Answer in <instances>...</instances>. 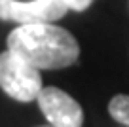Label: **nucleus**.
<instances>
[{
  "label": "nucleus",
  "mask_w": 129,
  "mask_h": 127,
  "mask_svg": "<svg viewBox=\"0 0 129 127\" xmlns=\"http://www.w3.org/2000/svg\"><path fill=\"white\" fill-rule=\"evenodd\" d=\"M8 49L38 70L70 67L78 61L80 46L69 30L53 23L19 25L8 34Z\"/></svg>",
  "instance_id": "1"
},
{
  "label": "nucleus",
  "mask_w": 129,
  "mask_h": 127,
  "mask_svg": "<svg viewBox=\"0 0 129 127\" xmlns=\"http://www.w3.org/2000/svg\"><path fill=\"white\" fill-rule=\"evenodd\" d=\"M0 87L19 103H30L42 89L40 70L8 49L0 53Z\"/></svg>",
  "instance_id": "2"
},
{
  "label": "nucleus",
  "mask_w": 129,
  "mask_h": 127,
  "mask_svg": "<svg viewBox=\"0 0 129 127\" xmlns=\"http://www.w3.org/2000/svg\"><path fill=\"white\" fill-rule=\"evenodd\" d=\"M67 12L64 0H0V19L19 25L55 23Z\"/></svg>",
  "instance_id": "3"
},
{
  "label": "nucleus",
  "mask_w": 129,
  "mask_h": 127,
  "mask_svg": "<svg viewBox=\"0 0 129 127\" xmlns=\"http://www.w3.org/2000/svg\"><path fill=\"white\" fill-rule=\"evenodd\" d=\"M42 114L53 127H82L84 125V110L82 106L59 87H42L36 99Z\"/></svg>",
  "instance_id": "4"
},
{
  "label": "nucleus",
  "mask_w": 129,
  "mask_h": 127,
  "mask_svg": "<svg viewBox=\"0 0 129 127\" xmlns=\"http://www.w3.org/2000/svg\"><path fill=\"white\" fill-rule=\"evenodd\" d=\"M108 112L116 121L129 127V95H116L108 103Z\"/></svg>",
  "instance_id": "5"
},
{
  "label": "nucleus",
  "mask_w": 129,
  "mask_h": 127,
  "mask_svg": "<svg viewBox=\"0 0 129 127\" xmlns=\"http://www.w3.org/2000/svg\"><path fill=\"white\" fill-rule=\"evenodd\" d=\"M64 2H67L69 10H74V12H84L93 4V0H64Z\"/></svg>",
  "instance_id": "6"
},
{
  "label": "nucleus",
  "mask_w": 129,
  "mask_h": 127,
  "mask_svg": "<svg viewBox=\"0 0 129 127\" xmlns=\"http://www.w3.org/2000/svg\"><path fill=\"white\" fill-rule=\"evenodd\" d=\"M42 127H53V125H42Z\"/></svg>",
  "instance_id": "7"
}]
</instances>
